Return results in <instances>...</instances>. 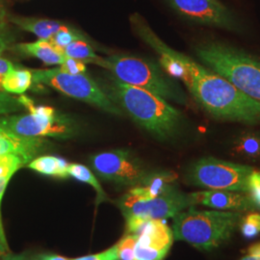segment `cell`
Here are the masks:
<instances>
[{
	"instance_id": "obj_16",
	"label": "cell",
	"mask_w": 260,
	"mask_h": 260,
	"mask_svg": "<svg viewBox=\"0 0 260 260\" xmlns=\"http://www.w3.org/2000/svg\"><path fill=\"white\" fill-rule=\"evenodd\" d=\"M12 49L21 55L39 59L46 65L61 66L66 59L62 50L54 47L49 41L43 39L32 43L16 44L12 47Z\"/></svg>"
},
{
	"instance_id": "obj_14",
	"label": "cell",
	"mask_w": 260,
	"mask_h": 260,
	"mask_svg": "<svg viewBox=\"0 0 260 260\" xmlns=\"http://www.w3.org/2000/svg\"><path fill=\"white\" fill-rule=\"evenodd\" d=\"M50 145L45 138L22 137L0 126V155L17 153L33 160L49 149Z\"/></svg>"
},
{
	"instance_id": "obj_36",
	"label": "cell",
	"mask_w": 260,
	"mask_h": 260,
	"mask_svg": "<svg viewBox=\"0 0 260 260\" xmlns=\"http://www.w3.org/2000/svg\"><path fill=\"white\" fill-rule=\"evenodd\" d=\"M239 260H260V253L258 254H247Z\"/></svg>"
},
{
	"instance_id": "obj_5",
	"label": "cell",
	"mask_w": 260,
	"mask_h": 260,
	"mask_svg": "<svg viewBox=\"0 0 260 260\" xmlns=\"http://www.w3.org/2000/svg\"><path fill=\"white\" fill-rule=\"evenodd\" d=\"M92 64L100 66L122 83L139 87L155 93L166 101L186 105L188 100L180 86L167 75L161 66L136 56H99Z\"/></svg>"
},
{
	"instance_id": "obj_20",
	"label": "cell",
	"mask_w": 260,
	"mask_h": 260,
	"mask_svg": "<svg viewBox=\"0 0 260 260\" xmlns=\"http://www.w3.org/2000/svg\"><path fill=\"white\" fill-rule=\"evenodd\" d=\"M33 83V76L31 70L13 69L5 75L1 90L9 93H23L26 92Z\"/></svg>"
},
{
	"instance_id": "obj_17",
	"label": "cell",
	"mask_w": 260,
	"mask_h": 260,
	"mask_svg": "<svg viewBox=\"0 0 260 260\" xmlns=\"http://www.w3.org/2000/svg\"><path fill=\"white\" fill-rule=\"evenodd\" d=\"M9 21L20 29L30 32L43 40H49L57 33L74 27L59 20L18 16H9Z\"/></svg>"
},
{
	"instance_id": "obj_4",
	"label": "cell",
	"mask_w": 260,
	"mask_h": 260,
	"mask_svg": "<svg viewBox=\"0 0 260 260\" xmlns=\"http://www.w3.org/2000/svg\"><path fill=\"white\" fill-rule=\"evenodd\" d=\"M195 52L206 68L260 103L259 59L216 41L198 45Z\"/></svg>"
},
{
	"instance_id": "obj_8",
	"label": "cell",
	"mask_w": 260,
	"mask_h": 260,
	"mask_svg": "<svg viewBox=\"0 0 260 260\" xmlns=\"http://www.w3.org/2000/svg\"><path fill=\"white\" fill-rule=\"evenodd\" d=\"M253 172L254 170L250 166L205 157L191 165L186 177L193 185L247 194Z\"/></svg>"
},
{
	"instance_id": "obj_9",
	"label": "cell",
	"mask_w": 260,
	"mask_h": 260,
	"mask_svg": "<svg viewBox=\"0 0 260 260\" xmlns=\"http://www.w3.org/2000/svg\"><path fill=\"white\" fill-rule=\"evenodd\" d=\"M192 205L189 194H184L175 186L170 191L153 198H145L128 191L119 201V207L125 220L130 218L167 220Z\"/></svg>"
},
{
	"instance_id": "obj_3",
	"label": "cell",
	"mask_w": 260,
	"mask_h": 260,
	"mask_svg": "<svg viewBox=\"0 0 260 260\" xmlns=\"http://www.w3.org/2000/svg\"><path fill=\"white\" fill-rule=\"evenodd\" d=\"M242 218L239 211L198 210L190 206L173 218L174 238L197 249L210 251L233 236Z\"/></svg>"
},
{
	"instance_id": "obj_15",
	"label": "cell",
	"mask_w": 260,
	"mask_h": 260,
	"mask_svg": "<svg viewBox=\"0 0 260 260\" xmlns=\"http://www.w3.org/2000/svg\"><path fill=\"white\" fill-rule=\"evenodd\" d=\"M30 161L31 159L17 153L0 155V255L10 251L1 218V202L11 178L19 169L26 166Z\"/></svg>"
},
{
	"instance_id": "obj_22",
	"label": "cell",
	"mask_w": 260,
	"mask_h": 260,
	"mask_svg": "<svg viewBox=\"0 0 260 260\" xmlns=\"http://www.w3.org/2000/svg\"><path fill=\"white\" fill-rule=\"evenodd\" d=\"M62 52L67 58L80 60L85 64H92L99 57L90 43L84 40H78L71 43L62 49Z\"/></svg>"
},
{
	"instance_id": "obj_29",
	"label": "cell",
	"mask_w": 260,
	"mask_h": 260,
	"mask_svg": "<svg viewBox=\"0 0 260 260\" xmlns=\"http://www.w3.org/2000/svg\"><path fill=\"white\" fill-rule=\"evenodd\" d=\"M72 260H118L117 246L114 245L111 248L107 249L106 251H102L100 253L80 256Z\"/></svg>"
},
{
	"instance_id": "obj_23",
	"label": "cell",
	"mask_w": 260,
	"mask_h": 260,
	"mask_svg": "<svg viewBox=\"0 0 260 260\" xmlns=\"http://www.w3.org/2000/svg\"><path fill=\"white\" fill-rule=\"evenodd\" d=\"M78 40L88 41V38L86 37V35H84L81 31H79L76 28L73 27L72 29L64 30V31H61V32L57 33L53 37L50 38L47 41H49L54 47L59 48L60 50H62L63 48H65L71 43L78 41Z\"/></svg>"
},
{
	"instance_id": "obj_25",
	"label": "cell",
	"mask_w": 260,
	"mask_h": 260,
	"mask_svg": "<svg viewBox=\"0 0 260 260\" xmlns=\"http://www.w3.org/2000/svg\"><path fill=\"white\" fill-rule=\"evenodd\" d=\"M242 234L246 238H254L260 233V214L251 213L243 217L239 225Z\"/></svg>"
},
{
	"instance_id": "obj_2",
	"label": "cell",
	"mask_w": 260,
	"mask_h": 260,
	"mask_svg": "<svg viewBox=\"0 0 260 260\" xmlns=\"http://www.w3.org/2000/svg\"><path fill=\"white\" fill-rule=\"evenodd\" d=\"M99 85L111 102L152 137L166 141L174 138L180 130L182 115L165 99L148 90L122 83L113 76Z\"/></svg>"
},
{
	"instance_id": "obj_35",
	"label": "cell",
	"mask_w": 260,
	"mask_h": 260,
	"mask_svg": "<svg viewBox=\"0 0 260 260\" xmlns=\"http://www.w3.org/2000/svg\"><path fill=\"white\" fill-rule=\"evenodd\" d=\"M260 253V242L251 246L248 249V254H258Z\"/></svg>"
},
{
	"instance_id": "obj_28",
	"label": "cell",
	"mask_w": 260,
	"mask_h": 260,
	"mask_svg": "<svg viewBox=\"0 0 260 260\" xmlns=\"http://www.w3.org/2000/svg\"><path fill=\"white\" fill-rule=\"evenodd\" d=\"M60 69L64 71L66 73L72 74V75H78V74H85L87 71L86 64L80 61L76 60L73 58H67L66 57L65 61L63 64L60 66Z\"/></svg>"
},
{
	"instance_id": "obj_21",
	"label": "cell",
	"mask_w": 260,
	"mask_h": 260,
	"mask_svg": "<svg viewBox=\"0 0 260 260\" xmlns=\"http://www.w3.org/2000/svg\"><path fill=\"white\" fill-rule=\"evenodd\" d=\"M68 173H69V177H74L76 180L93 187L96 193V201H95L96 205H100L101 203L108 201V196L106 195L101 183L99 182L98 178L89 168L84 166L82 164L73 163L69 165Z\"/></svg>"
},
{
	"instance_id": "obj_31",
	"label": "cell",
	"mask_w": 260,
	"mask_h": 260,
	"mask_svg": "<svg viewBox=\"0 0 260 260\" xmlns=\"http://www.w3.org/2000/svg\"><path fill=\"white\" fill-rule=\"evenodd\" d=\"M1 260H42L41 253H29V252H22V253H12L11 251L6 252L2 255Z\"/></svg>"
},
{
	"instance_id": "obj_12",
	"label": "cell",
	"mask_w": 260,
	"mask_h": 260,
	"mask_svg": "<svg viewBox=\"0 0 260 260\" xmlns=\"http://www.w3.org/2000/svg\"><path fill=\"white\" fill-rule=\"evenodd\" d=\"M131 234L137 236L135 260H164L175 239L166 220L147 219Z\"/></svg>"
},
{
	"instance_id": "obj_13",
	"label": "cell",
	"mask_w": 260,
	"mask_h": 260,
	"mask_svg": "<svg viewBox=\"0 0 260 260\" xmlns=\"http://www.w3.org/2000/svg\"><path fill=\"white\" fill-rule=\"evenodd\" d=\"M192 205H205L216 210L223 211H249L256 207L250 197L245 193L226 190H208L189 194Z\"/></svg>"
},
{
	"instance_id": "obj_27",
	"label": "cell",
	"mask_w": 260,
	"mask_h": 260,
	"mask_svg": "<svg viewBox=\"0 0 260 260\" xmlns=\"http://www.w3.org/2000/svg\"><path fill=\"white\" fill-rule=\"evenodd\" d=\"M247 195L250 197L254 206L260 208V172L258 171H254L251 175Z\"/></svg>"
},
{
	"instance_id": "obj_1",
	"label": "cell",
	"mask_w": 260,
	"mask_h": 260,
	"mask_svg": "<svg viewBox=\"0 0 260 260\" xmlns=\"http://www.w3.org/2000/svg\"><path fill=\"white\" fill-rule=\"evenodd\" d=\"M134 33L159 57L161 68L181 80L197 103L215 119L248 124L260 123V103L194 59L167 46L137 13L130 16Z\"/></svg>"
},
{
	"instance_id": "obj_32",
	"label": "cell",
	"mask_w": 260,
	"mask_h": 260,
	"mask_svg": "<svg viewBox=\"0 0 260 260\" xmlns=\"http://www.w3.org/2000/svg\"><path fill=\"white\" fill-rule=\"evenodd\" d=\"M15 68H16V66L14 65L11 61L0 57V89H1L2 81L5 77V75Z\"/></svg>"
},
{
	"instance_id": "obj_10",
	"label": "cell",
	"mask_w": 260,
	"mask_h": 260,
	"mask_svg": "<svg viewBox=\"0 0 260 260\" xmlns=\"http://www.w3.org/2000/svg\"><path fill=\"white\" fill-rule=\"evenodd\" d=\"M90 164L101 178L121 186L140 185L149 175L139 159L127 149L93 154Z\"/></svg>"
},
{
	"instance_id": "obj_19",
	"label": "cell",
	"mask_w": 260,
	"mask_h": 260,
	"mask_svg": "<svg viewBox=\"0 0 260 260\" xmlns=\"http://www.w3.org/2000/svg\"><path fill=\"white\" fill-rule=\"evenodd\" d=\"M233 152L240 157L256 161L260 159V133L245 131L238 134L232 143Z\"/></svg>"
},
{
	"instance_id": "obj_26",
	"label": "cell",
	"mask_w": 260,
	"mask_h": 260,
	"mask_svg": "<svg viewBox=\"0 0 260 260\" xmlns=\"http://www.w3.org/2000/svg\"><path fill=\"white\" fill-rule=\"evenodd\" d=\"M24 106L19 98L11 95L9 93L0 91V115H8L24 110Z\"/></svg>"
},
{
	"instance_id": "obj_33",
	"label": "cell",
	"mask_w": 260,
	"mask_h": 260,
	"mask_svg": "<svg viewBox=\"0 0 260 260\" xmlns=\"http://www.w3.org/2000/svg\"><path fill=\"white\" fill-rule=\"evenodd\" d=\"M8 22H9V15L7 13V10L5 8L4 4L0 0V30L7 29Z\"/></svg>"
},
{
	"instance_id": "obj_7",
	"label": "cell",
	"mask_w": 260,
	"mask_h": 260,
	"mask_svg": "<svg viewBox=\"0 0 260 260\" xmlns=\"http://www.w3.org/2000/svg\"><path fill=\"white\" fill-rule=\"evenodd\" d=\"M33 82L50 87L67 96L93 105L106 113L123 116V112L104 93L101 86L85 74L72 75L60 68L31 70Z\"/></svg>"
},
{
	"instance_id": "obj_11",
	"label": "cell",
	"mask_w": 260,
	"mask_h": 260,
	"mask_svg": "<svg viewBox=\"0 0 260 260\" xmlns=\"http://www.w3.org/2000/svg\"><path fill=\"white\" fill-rule=\"evenodd\" d=\"M182 18L192 22L237 31L239 25L233 13L218 0H167Z\"/></svg>"
},
{
	"instance_id": "obj_24",
	"label": "cell",
	"mask_w": 260,
	"mask_h": 260,
	"mask_svg": "<svg viewBox=\"0 0 260 260\" xmlns=\"http://www.w3.org/2000/svg\"><path fill=\"white\" fill-rule=\"evenodd\" d=\"M137 236L135 234L125 233V235L116 244L118 260H135V246Z\"/></svg>"
},
{
	"instance_id": "obj_30",
	"label": "cell",
	"mask_w": 260,
	"mask_h": 260,
	"mask_svg": "<svg viewBox=\"0 0 260 260\" xmlns=\"http://www.w3.org/2000/svg\"><path fill=\"white\" fill-rule=\"evenodd\" d=\"M14 43V37L12 36L11 32L8 31V29L0 30V57H2V54L8 50L12 49Z\"/></svg>"
},
{
	"instance_id": "obj_18",
	"label": "cell",
	"mask_w": 260,
	"mask_h": 260,
	"mask_svg": "<svg viewBox=\"0 0 260 260\" xmlns=\"http://www.w3.org/2000/svg\"><path fill=\"white\" fill-rule=\"evenodd\" d=\"M69 165L70 163L63 158L54 155H42L31 160L28 163L27 167L44 176L67 178L69 177Z\"/></svg>"
},
{
	"instance_id": "obj_34",
	"label": "cell",
	"mask_w": 260,
	"mask_h": 260,
	"mask_svg": "<svg viewBox=\"0 0 260 260\" xmlns=\"http://www.w3.org/2000/svg\"><path fill=\"white\" fill-rule=\"evenodd\" d=\"M41 259L42 260H72L64 257V256H61V255H58V254H53V253H47V254H42L41 253Z\"/></svg>"
},
{
	"instance_id": "obj_6",
	"label": "cell",
	"mask_w": 260,
	"mask_h": 260,
	"mask_svg": "<svg viewBox=\"0 0 260 260\" xmlns=\"http://www.w3.org/2000/svg\"><path fill=\"white\" fill-rule=\"evenodd\" d=\"M19 99L29 114L2 117L0 118L1 127L29 138L67 140L78 133L76 122L67 115L50 106H36L26 95L22 94Z\"/></svg>"
}]
</instances>
